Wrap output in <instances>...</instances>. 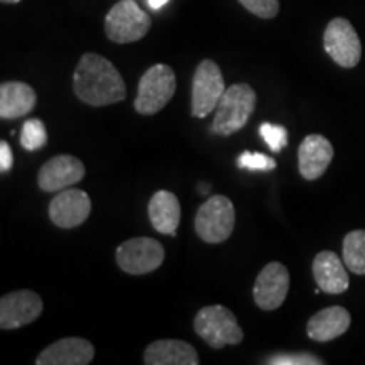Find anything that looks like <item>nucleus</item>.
Wrapping results in <instances>:
<instances>
[{
	"label": "nucleus",
	"instance_id": "nucleus-1",
	"mask_svg": "<svg viewBox=\"0 0 365 365\" xmlns=\"http://www.w3.org/2000/svg\"><path fill=\"white\" fill-rule=\"evenodd\" d=\"M75 95L91 107L118 103L125 98V81L107 58L86 53L80 58L73 73Z\"/></svg>",
	"mask_w": 365,
	"mask_h": 365
},
{
	"label": "nucleus",
	"instance_id": "nucleus-2",
	"mask_svg": "<svg viewBox=\"0 0 365 365\" xmlns=\"http://www.w3.org/2000/svg\"><path fill=\"white\" fill-rule=\"evenodd\" d=\"M257 95L247 83H235L225 90L217 107L212 130L222 137H228L247 125L254 113Z\"/></svg>",
	"mask_w": 365,
	"mask_h": 365
},
{
	"label": "nucleus",
	"instance_id": "nucleus-3",
	"mask_svg": "<svg viewBox=\"0 0 365 365\" xmlns=\"http://www.w3.org/2000/svg\"><path fill=\"white\" fill-rule=\"evenodd\" d=\"M195 331L212 349L237 345L244 340V331L237 323V317L222 304L200 309L195 317Z\"/></svg>",
	"mask_w": 365,
	"mask_h": 365
},
{
	"label": "nucleus",
	"instance_id": "nucleus-4",
	"mask_svg": "<svg viewBox=\"0 0 365 365\" xmlns=\"http://www.w3.org/2000/svg\"><path fill=\"white\" fill-rule=\"evenodd\" d=\"M153 21L135 0H118L105 16V34L115 44H129L149 33Z\"/></svg>",
	"mask_w": 365,
	"mask_h": 365
},
{
	"label": "nucleus",
	"instance_id": "nucleus-5",
	"mask_svg": "<svg viewBox=\"0 0 365 365\" xmlns=\"http://www.w3.org/2000/svg\"><path fill=\"white\" fill-rule=\"evenodd\" d=\"M176 91V75L171 66L159 65L150 66L144 73L137 88L134 102L135 110L140 115H154L166 107Z\"/></svg>",
	"mask_w": 365,
	"mask_h": 365
},
{
	"label": "nucleus",
	"instance_id": "nucleus-6",
	"mask_svg": "<svg viewBox=\"0 0 365 365\" xmlns=\"http://www.w3.org/2000/svg\"><path fill=\"white\" fill-rule=\"evenodd\" d=\"M235 227V208L232 200L223 195L210 196L198 208L195 230L208 244H220L232 235Z\"/></svg>",
	"mask_w": 365,
	"mask_h": 365
},
{
	"label": "nucleus",
	"instance_id": "nucleus-7",
	"mask_svg": "<svg viewBox=\"0 0 365 365\" xmlns=\"http://www.w3.org/2000/svg\"><path fill=\"white\" fill-rule=\"evenodd\" d=\"M225 80H223L220 66L212 59H203L193 75L191 86V115L203 118L217 110L218 103L225 93Z\"/></svg>",
	"mask_w": 365,
	"mask_h": 365
},
{
	"label": "nucleus",
	"instance_id": "nucleus-8",
	"mask_svg": "<svg viewBox=\"0 0 365 365\" xmlns=\"http://www.w3.org/2000/svg\"><path fill=\"white\" fill-rule=\"evenodd\" d=\"M323 48L341 68H355L362 58V44L357 31L344 17H335L328 22L323 34Z\"/></svg>",
	"mask_w": 365,
	"mask_h": 365
},
{
	"label": "nucleus",
	"instance_id": "nucleus-9",
	"mask_svg": "<svg viewBox=\"0 0 365 365\" xmlns=\"http://www.w3.org/2000/svg\"><path fill=\"white\" fill-rule=\"evenodd\" d=\"M115 259L118 267L132 276L149 274L161 266L164 261V247L161 242L149 237H135L125 240L117 247Z\"/></svg>",
	"mask_w": 365,
	"mask_h": 365
},
{
	"label": "nucleus",
	"instance_id": "nucleus-10",
	"mask_svg": "<svg viewBox=\"0 0 365 365\" xmlns=\"http://www.w3.org/2000/svg\"><path fill=\"white\" fill-rule=\"evenodd\" d=\"M43 308V299L34 291L21 289L4 294L0 299V328L16 330L29 325L39 318Z\"/></svg>",
	"mask_w": 365,
	"mask_h": 365
},
{
	"label": "nucleus",
	"instance_id": "nucleus-11",
	"mask_svg": "<svg viewBox=\"0 0 365 365\" xmlns=\"http://www.w3.org/2000/svg\"><path fill=\"white\" fill-rule=\"evenodd\" d=\"M289 291V271L284 264L269 262L254 282V301L264 312H272L284 303Z\"/></svg>",
	"mask_w": 365,
	"mask_h": 365
},
{
	"label": "nucleus",
	"instance_id": "nucleus-12",
	"mask_svg": "<svg viewBox=\"0 0 365 365\" xmlns=\"http://www.w3.org/2000/svg\"><path fill=\"white\" fill-rule=\"evenodd\" d=\"M49 218L59 228L80 227L88 220L91 200L85 191L76 188L61 190L49 203Z\"/></svg>",
	"mask_w": 365,
	"mask_h": 365
},
{
	"label": "nucleus",
	"instance_id": "nucleus-13",
	"mask_svg": "<svg viewBox=\"0 0 365 365\" xmlns=\"http://www.w3.org/2000/svg\"><path fill=\"white\" fill-rule=\"evenodd\" d=\"M85 178V166L78 158L59 154L49 159L39 170L38 185L46 193H56L76 185Z\"/></svg>",
	"mask_w": 365,
	"mask_h": 365
},
{
	"label": "nucleus",
	"instance_id": "nucleus-14",
	"mask_svg": "<svg viewBox=\"0 0 365 365\" xmlns=\"http://www.w3.org/2000/svg\"><path fill=\"white\" fill-rule=\"evenodd\" d=\"M333 161V145L325 135L309 134L303 139L298 149V164L301 176L307 181H314L325 175Z\"/></svg>",
	"mask_w": 365,
	"mask_h": 365
},
{
	"label": "nucleus",
	"instance_id": "nucleus-15",
	"mask_svg": "<svg viewBox=\"0 0 365 365\" xmlns=\"http://www.w3.org/2000/svg\"><path fill=\"white\" fill-rule=\"evenodd\" d=\"M95 357V349L88 340L70 336L44 349L36 359V365H88Z\"/></svg>",
	"mask_w": 365,
	"mask_h": 365
},
{
	"label": "nucleus",
	"instance_id": "nucleus-16",
	"mask_svg": "<svg viewBox=\"0 0 365 365\" xmlns=\"http://www.w3.org/2000/svg\"><path fill=\"white\" fill-rule=\"evenodd\" d=\"M313 276L319 289L328 294H341L350 286L345 262L331 250H323L314 257Z\"/></svg>",
	"mask_w": 365,
	"mask_h": 365
},
{
	"label": "nucleus",
	"instance_id": "nucleus-17",
	"mask_svg": "<svg viewBox=\"0 0 365 365\" xmlns=\"http://www.w3.org/2000/svg\"><path fill=\"white\" fill-rule=\"evenodd\" d=\"M350 323H352V318L345 308L330 307L309 318L307 333L312 340L325 344L344 335L350 328Z\"/></svg>",
	"mask_w": 365,
	"mask_h": 365
},
{
	"label": "nucleus",
	"instance_id": "nucleus-18",
	"mask_svg": "<svg viewBox=\"0 0 365 365\" xmlns=\"http://www.w3.org/2000/svg\"><path fill=\"white\" fill-rule=\"evenodd\" d=\"M144 364L148 365H198V352L188 341L158 340L153 341L144 352Z\"/></svg>",
	"mask_w": 365,
	"mask_h": 365
},
{
	"label": "nucleus",
	"instance_id": "nucleus-19",
	"mask_svg": "<svg viewBox=\"0 0 365 365\" xmlns=\"http://www.w3.org/2000/svg\"><path fill=\"white\" fill-rule=\"evenodd\" d=\"M148 212L154 230H158L159 234L176 237L178 225L181 220V205L175 193L166 190L154 193L149 202Z\"/></svg>",
	"mask_w": 365,
	"mask_h": 365
},
{
	"label": "nucleus",
	"instance_id": "nucleus-20",
	"mask_svg": "<svg viewBox=\"0 0 365 365\" xmlns=\"http://www.w3.org/2000/svg\"><path fill=\"white\" fill-rule=\"evenodd\" d=\"M36 91L24 81H6L0 85V117L4 120L29 115L36 107Z\"/></svg>",
	"mask_w": 365,
	"mask_h": 365
},
{
	"label": "nucleus",
	"instance_id": "nucleus-21",
	"mask_svg": "<svg viewBox=\"0 0 365 365\" xmlns=\"http://www.w3.org/2000/svg\"><path fill=\"white\" fill-rule=\"evenodd\" d=\"M344 262L354 274L365 276V230H354L345 235Z\"/></svg>",
	"mask_w": 365,
	"mask_h": 365
},
{
	"label": "nucleus",
	"instance_id": "nucleus-22",
	"mask_svg": "<svg viewBox=\"0 0 365 365\" xmlns=\"http://www.w3.org/2000/svg\"><path fill=\"white\" fill-rule=\"evenodd\" d=\"M48 143V130L43 120L39 118H29L24 122L21 132V145L26 150H38L44 148Z\"/></svg>",
	"mask_w": 365,
	"mask_h": 365
},
{
	"label": "nucleus",
	"instance_id": "nucleus-23",
	"mask_svg": "<svg viewBox=\"0 0 365 365\" xmlns=\"http://www.w3.org/2000/svg\"><path fill=\"white\" fill-rule=\"evenodd\" d=\"M237 166L240 170H249V171H272L276 170V161L272 158L266 156L261 153H242L239 159H237Z\"/></svg>",
	"mask_w": 365,
	"mask_h": 365
},
{
	"label": "nucleus",
	"instance_id": "nucleus-24",
	"mask_svg": "<svg viewBox=\"0 0 365 365\" xmlns=\"http://www.w3.org/2000/svg\"><path fill=\"white\" fill-rule=\"evenodd\" d=\"M261 135L272 153H281L287 145V130L282 125H274L269 124V122H264L261 125Z\"/></svg>",
	"mask_w": 365,
	"mask_h": 365
},
{
	"label": "nucleus",
	"instance_id": "nucleus-25",
	"mask_svg": "<svg viewBox=\"0 0 365 365\" xmlns=\"http://www.w3.org/2000/svg\"><path fill=\"white\" fill-rule=\"evenodd\" d=\"M239 2L261 19H272L279 14V0H239Z\"/></svg>",
	"mask_w": 365,
	"mask_h": 365
},
{
	"label": "nucleus",
	"instance_id": "nucleus-26",
	"mask_svg": "<svg viewBox=\"0 0 365 365\" xmlns=\"http://www.w3.org/2000/svg\"><path fill=\"white\" fill-rule=\"evenodd\" d=\"M269 365H322L323 360L312 354H279L267 360Z\"/></svg>",
	"mask_w": 365,
	"mask_h": 365
},
{
	"label": "nucleus",
	"instance_id": "nucleus-27",
	"mask_svg": "<svg viewBox=\"0 0 365 365\" xmlns=\"http://www.w3.org/2000/svg\"><path fill=\"white\" fill-rule=\"evenodd\" d=\"M12 164H14V156H12L11 145L2 140V143H0V171L2 173L11 171Z\"/></svg>",
	"mask_w": 365,
	"mask_h": 365
},
{
	"label": "nucleus",
	"instance_id": "nucleus-28",
	"mask_svg": "<svg viewBox=\"0 0 365 365\" xmlns=\"http://www.w3.org/2000/svg\"><path fill=\"white\" fill-rule=\"evenodd\" d=\"M168 0H149V7L150 9H161Z\"/></svg>",
	"mask_w": 365,
	"mask_h": 365
},
{
	"label": "nucleus",
	"instance_id": "nucleus-29",
	"mask_svg": "<svg viewBox=\"0 0 365 365\" xmlns=\"http://www.w3.org/2000/svg\"><path fill=\"white\" fill-rule=\"evenodd\" d=\"M2 4H19L22 0H0Z\"/></svg>",
	"mask_w": 365,
	"mask_h": 365
},
{
	"label": "nucleus",
	"instance_id": "nucleus-30",
	"mask_svg": "<svg viewBox=\"0 0 365 365\" xmlns=\"http://www.w3.org/2000/svg\"><path fill=\"white\" fill-rule=\"evenodd\" d=\"M208 190H210V186H200V191H202V193H207Z\"/></svg>",
	"mask_w": 365,
	"mask_h": 365
}]
</instances>
